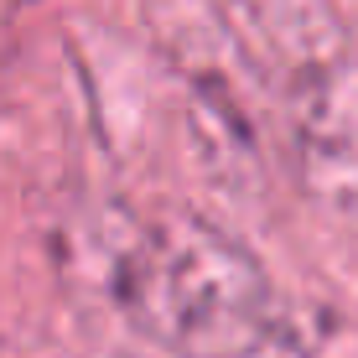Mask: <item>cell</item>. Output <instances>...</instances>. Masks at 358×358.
<instances>
[{
    "instance_id": "obj_1",
    "label": "cell",
    "mask_w": 358,
    "mask_h": 358,
    "mask_svg": "<svg viewBox=\"0 0 358 358\" xmlns=\"http://www.w3.org/2000/svg\"><path fill=\"white\" fill-rule=\"evenodd\" d=\"M104 280L135 332L182 358H291V322L265 265L187 208L115 218Z\"/></svg>"
},
{
    "instance_id": "obj_2",
    "label": "cell",
    "mask_w": 358,
    "mask_h": 358,
    "mask_svg": "<svg viewBox=\"0 0 358 358\" xmlns=\"http://www.w3.org/2000/svg\"><path fill=\"white\" fill-rule=\"evenodd\" d=\"M218 21L250 68L286 104V125L306 162H353L348 78L353 47L327 0H213Z\"/></svg>"
},
{
    "instance_id": "obj_3",
    "label": "cell",
    "mask_w": 358,
    "mask_h": 358,
    "mask_svg": "<svg viewBox=\"0 0 358 358\" xmlns=\"http://www.w3.org/2000/svg\"><path fill=\"white\" fill-rule=\"evenodd\" d=\"M182 120H187L197 162H203V171L213 182H224L234 192H260L265 187V177H270L265 145H260V135H255L250 115H244L239 94H234L229 83L208 78V73L187 78Z\"/></svg>"
}]
</instances>
